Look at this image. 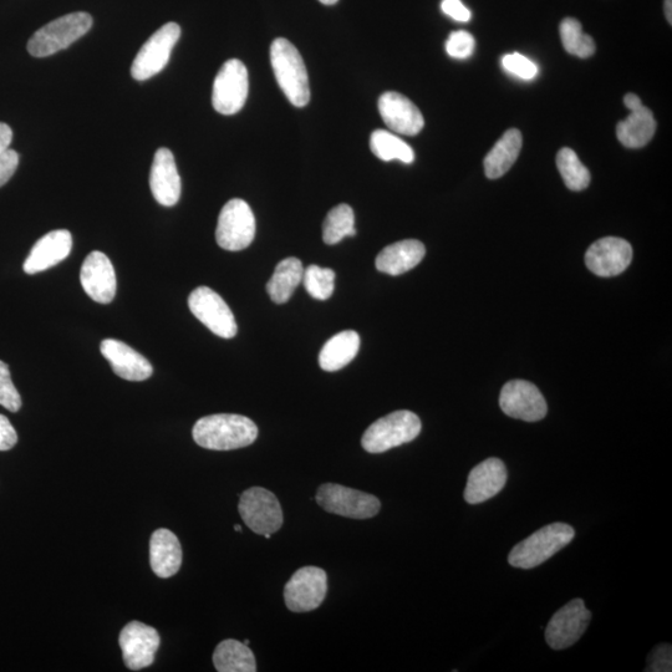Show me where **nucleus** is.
Masks as SVG:
<instances>
[{
  "instance_id": "1",
  "label": "nucleus",
  "mask_w": 672,
  "mask_h": 672,
  "mask_svg": "<svg viewBox=\"0 0 672 672\" xmlns=\"http://www.w3.org/2000/svg\"><path fill=\"white\" fill-rule=\"evenodd\" d=\"M193 440L213 451H231L251 446L258 437V427L242 415L217 414L202 417L193 426Z\"/></svg>"
},
{
  "instance_id": "2",
  "label": "nucleus",
  "mask_w": 672,
  "mask_h": 672,
  "mask_svg": "<svg viewBox=\"0 0 672 672\" xmlns=\"http://www.w3.org/2000/svg\"><path fill=\"white\" fill-rule=\"evenodd\" d=\"M271 63L280 89L290 104L297 108L307 106L310 101L308 71L298 49L287 39L274 40Z\"/></svg>"
},
{
  "instance_id": "3",
  "label": "nucleus",
  "mask_w": 672,
  "mask_h": 672,
  "mask_svg": "<svg viewBox=\"0 0 672 672\" xmlns=\"http://www.w3.org/2000/svg\"><path fill=\"white\" fill-rule=\"evenodd\" d=\"M574 536V529L568 524H549L518 543L509 554L508 562L514 568H536L567 547Z\"/></svg>"
},
{
  "instance_id": "4",
  "label": "nucleus",
  "mask_w": 672,
  "mask_h": 672,
  "mask_svg": "<svg viewBox=\"0 0 672 672\" xmlns=\"http://www.w3.org/2000/svg\"><path fill=\"white\" fill-rule=\"evenodd\" d=\"M93 27V18L84 12L64 15L44 25L33 34L28 42V52L35 58H47L69 48L76 40L83 38Z\"/></svg>"
},
{
  "instance_id": "5",
  "label": "nucleus",
  "mask_w": 672,
  "mask_h": 672,
  "mask_svg": "<svg viewBox=\"0 0 672 672\" xmlns=\"http://www.w3.org/2000/svg\"><path fill=\"white\" fill-rule=\"evenodd\" d=\"M421 432V421L414 412L401 410L381 417L365 431L361 445L369 453H383L409 444Z\"/></svg>"
},
{
  "instance_id": "6",
  "label": "nucleus",
  "mask_w": 672,
  "mask_h": 672,
  "mask_svg": "<svg viewBox=\"0 0 672 672\" xmlns=\"http://www.w3.org/2000/svg\"><path fill=\"white\" fill-rule=\"evenodd\" d=\"M256 236V218L248 203L234 198L218 217L216 241L226 251L238 252L251 246Z\"/></svg>"
},
{
  "instance_id": "7",
  "label": "nucleus",
  "mask_w": 672,
  "mask_h": 672,
  "mask_svg": "<svg viewBox=\"0 0 672 672\" xmlns=\"http://www.w3.org/2000/svg\"><path fill=\"white\" fill-rule=\"evenodd\" d=\"M238 511L251 531L271 538L283 526V511L277 497L262 487H252L243 492Z\"/></svg>"
},
{
  "instance_id": "8",
  "label": "nucleus",
  "mask_w": 672,
  "mask_h": 672,
  "mask_svg": "<svg viewBox=\"0 0 672 672\" xmlns=\"http://www.w3.org/2000/svg\"><path fill=\"white\" fill-rule=\"evenodd\" d=\"M317 502L328 513L353 519L373 518L381 508L375 496L335 483H325L319 487Z\"/></svg>"
},
{
  "instance_id": "9",
  "label": "nucleus",
  "mask_w": 672,
  "mask_h": 672,
  "mask_svg": "<svg viewBox=\"0 0 672 672\" xmlns=\"http://www.w3.org/2000/svg\"><path fill=\"white\" fill-rule=\"evenodd\" d=\"M181 37L180 25L167 23L142 45L131 66V75L137 81L154 78L166 68L173 48Z\"/></svg>"
},
{
  "instance_id": "10",
  "label": "nucleus",
  "mask_w": 672,
  "mask_h": 672,
  "mask_svg": "<svg viewBox=\"0 0 672 672\" xmlns=\"http://www.w3.org/2000/svg\"><path fill=\"white\" fill-rule=\"evenodd\" d=\"M328 593V575L322 568L304 567L293 574L284 588V602L290 612H312Z\"/></svg>"
},
{
  "instance_id": "11",
  "label": "nucleus",
  "mask_w": 672,
  "mask_h": 672,
  "mask_svg": "<svg viewBox=\"0 0 672 672\" xmlns=\"http://www.w3.org/2000/svg\"><path fill=\"white\" fill-rule=\"evenodd\" d=\"M248 70L241 60L231 59L222 65L213 83V108L222 115H234L243 109L248 98Z\"/></svg>"
},
{
  "instance_id": "12",
  "label": "nucleus",
  "mask_w": 672,
  "mask_h": 672,
  "mask_svg": "<svg viewBox=\"0 0 672 672\" xmlns=\"http://www.w3.org/2000/svg\"><path fill=\"white\" fill-rule=\"evenodd\" d=\"M188 307L213 334L224 339L237 335L238 327L232 310L220 294L208 287H198L188 297Z\"/></svg>"
},
{
  "instance_id": "13",
  "label": "nucleus",
  "mask_w": 672,
  "mask_h": 672,
  "mask_svg": "<svg viewBox=\"0 0 672 672\" xmlns=\"http://www.w3.org/2000/svg\"><path fill=\"white\" fill-rule=\"evenodd\" d=\"M592 613L582 599H574L553 615L546 629V641L553 650H564L582 638Z\"/></svg>"
},
{
  "instance_id": "14",
  "label": "nucleus",
  "mask_w": 672,
  "mask_h": 672,
  "mask_svg": "<svg viewBox=\"0 0 672 672\" xmlns=\"http://www.w3.org/2000/svg\"><path fill=\"white\" fill-rule=\"evenodd\" d=\"M160 635L152 626L131 621L121 630L119 645L124 663L132 671L149 668L154 664L160 648Z\"/></svg>"
},
{
  "instance_id": "15",
  "label": "nucleus",
  "mask_w": 672,
  "mask_h": 672,
  "mask_svg": "<svg viewBox=\"0 0 672 672\" xmlns=\"http://www.w3.org/2000/svg\"><path fill=\"white\" fill-rule=\"evenodd\" d=\"M500 405L507 416L527 422L541 421L548 411L542 392L524 380L509 381L503 386Z\"/></svg>"
},
{
  "instance_id": "16",
  "label": "nucleus",
  "mask_w": 672,
  "mask_h": 672,
  "mask_svg": "<svg viewBox=\"0 0 672 672\" xmlns=\"http://www.w3.org/2000/svg\"><path fill=\"white\" fill-rule=\"evenodd\" d=\"M633 259V248L618 237L599 239L585 254V263L590 272L598 277H615L626 271Z\"/></svg>"
},
{
  "instance_id": "17",
  "label": "nucleus",
  "mask_w": 672,
  "mask_h": 672,
  "mask_svg": "<svg viewBox=\"0 0 672 672\" xmlns=\"http://www.w3.org/2000/svg\"><path fill=\"white\" fill-rule=\"evenodd\" d=\"M80 282L85 293L96 303L110 304L115 298V269L104 253L95 251L86 257L81 267Z\"/></svg>"
},
{
  "instance_id": "18",
  "label": "nucleus",
  "mask_w": 672,
  "mask_h": 672,
  "mask_svg": "<svg viewBox=\"0 0 672 672\" xmlns=\"http://www.w3.org/2000/svg\"><path fill=\"white\" fill-rule=\"evenodd\" d=\"M381 117L396 134L415 136L424 129L425 120L421 111L410 99L399 93H385L379 99Z\"/></svg>"
},
{
  "instance_id": "19",
  "label": "nucleus",
  "mask_w": 672,
  "mask_h": 672,
  "mask_svg": "<svg viewBox=\"0 0 672 672\" xmlns=\"http://www.w3.org/2000/svg\"><path fill=\"white\" fill-rule=\"evenodd\" d=\"M508 478L506 465L498 458H487L468 475L465 500L470 504H480L491 500L506 486Z\"/></svg>"
},
{
  "instance_id": "20",
  "label": "nucleus",
  "mask_w": 672,
  "mask_h": 672,
  "mask_svg": "<svg viewBox=\"0 0 672 672\" xmlns=\"http://www.w3.org/2000/svg\"><path fill=\"white\" fill-rule=\"evenodd\" d=\"M152 196L161 206L172 207L180 201L182 185L175 157L170 150L159 149L154 157L150 172Z\"/></svg>"
},
{
  "instance_id": "21",
  "label": "nucleus",
  "mask_w": 672,
  "mask_h": 672,
  "mask_svg": "<svg viewBox=\"0 0 672 672\" xmlns=\"http://www.w3.org/2000/svg\"><path fill=\"white\" fill-rule=\"evenodd\" d=\"M100 351L109 361L112 371L121 379L144 381L154 373V368L145 356L120 340L105 339L100 345Z\"/></svg>"
},
{
  "instance_id": "22",
  "label": "nucleus",
  "mask_w": 672,
  "mask_h": 672,
  "mask_svg": "<svg viewBox=\"0 0 672 672\" xmlns=\"http://www.w3.org/2000/svg\"><path fill=\"white\" fill-rule=\"evenodd\" d=\"M71 248H73V237L66 229H58V231L45 234L30 251L27 261L24 262V272L33 276V274L55 267L56 264L68 258Z\"/></svg>"
},
{
  "instance_id": "23",
  "label": "nucleus",
  "mask_w": 672,
  "mask_h": 672,
  "mask_svg": "<svg viewBox=\"0 0 672 672\" xmlns=\"http://www.w3.org/2000/svg\"><path fill=\"white\" fill-rule=\"evenodd\" d=\"M152 572L160 578H171L182 565V547L175 533L166 528L157 529L150 541Z\"/></svg>"
},
{
  "instance_id": "24",
  "label": "nucleus",
  "mask_w": 672,
  "mask_h": 672,
  "mask_svg": "<svg viewBox=\"0 0 672 672\" xmlns=\"http://www.w3.org/2000/svg\"><path fill=\"white\" fill-rule=\"evenodd\" d=\"M426 254L424 244L416 239H406V241L390 244L376 257V268L381 273L389 276H401L414 269Z\"/></svg>"
},
{
  "instance_id": "25",
  "label": "nucleus",
  "mask_w": 672,
  "mask_h": 672,
  "mask_svg": "<svg viewBox=\"0 0 672 672\" xmlns=\"http://www.w3.org/2000/svg\"><path fill=\"white\" fill-rule=\"evenodd\" d=\"M523 144V137L521 131L511 129L504 132L500 140L496 142L493 149L488 152L483 166H485V173L491 180L506 175L511 170L512 166L516 164L519 154H521Z\"/></svg>"
},
{
  "instance_id": "26",
  "label": "nucleus",
  "mask_w": 672,
  "mask_h": 672,
  "mask_svg": "<svg viewBox=\"0 0 672 672\" xmlns=\"http://www.w3.org/2000/svg\"><path fill=\"white\" fill-rule=\"evenodd\" d=\"M656 121L648 108L631 111L624 121L616 126V137L628 149H641L649 144L656 132Z\"/></svg>"
},
{
  "instance_id": "27",
  "label": "nucleus",
  "mask_w": 672,
  "mask_h": 672,
  "mask_svg": "<svg viewBox=\"0 0 672 672\" xmlns=\"http://www.w3.org/2000/svg\"><path fill=\"white\" fill-rule=\"evenodd\" d=\"M360 336L353 330H346L329 339L319 355L320 368L325 371H338L348 365L358 355Z\"/></svg>"
},
{
  "instance_id": "28",
  "label": "nucleus",
  "mask_w": 672,
  "mask_h": 672,
  "mask_svg": "<svg viewBox=\"0 0 672 672\" xmlns=\"http://www.w3.org/2000/svg\"><path fill=\"white\" fill-rule=\"evenodd\" d=\"M303 274V264L299 259L294 257L283 259L267 283L269 297L276 304L287 303L292 298L294 290L303 282Z\"/></svg>"
},
{
  "instance_id": "29",
  "label": "nucleus",
  "mask_w": 672,
  "mask_h": 672,
  "mask_svg": "<svg viewBox=\"0 0 672 672\" xmlns=\"http://www.w3.org/2000/svg\"><path fill=\"white\" fill-rule=\"evenodd\" d=\"M213 664L220 672H256L257 664L253 651L241 641L227 639L217 646Z\"/></svg>"
},
{
  "instance_id": "30",
  "label": "nucleus",
  "mask_w": 672,
  "mask_h": 672,
  "mask_svg": "<svg viewBox=\"0 0 672 672\" xmlns=\"http://www.w3.org/2000/svg\"><path fill=\"white\" fill-rule=\"evenodd\" d=\"M370 149L378 159L386 162L399 160L412 164L415 160L414 150L399 136L385 130H376L371 134Z\"/></svg>"
},
{
  "instance_id": "31",
  "label": "nucleus",
  "mask_w": 672,
  "mask_h": 672,
  "mask_svg": "<svg viewBox=\"0 0 672 672\" xmlns=\"http://www.w3.org/2000/svg\"><path fill=\"white\" fill-rule=\"evenodd\" d=\"M355 216L349 205H339L328 213L323 224V239L329 246L343 241L345 237H354Z\"/></svg>"
},
{
  "instance_id": "32",
  "label": "nucleus",
  "mask_w": 672,
  "mask_h": 672,
  "mask_svg": "<svg viewBox=\"0 0 672 672\" xmlns=\"http://www.w3.org/2000/svg\"><path fill=\"white\" fill-rule=\"evenodd\" d=\"M560 39L565 52L587 59L595 54V42L590 35L583 33L582 24L574 18H565L559 27Z\"/></svg>"
},
{
  "instance_id": "33",
  "label": "nucleus",
  "mask_w": 672,
  "mask_h": 672,
  "mask_svg": "<svg viewBox=\"0 0 672 672\" xmlns=\"http://www.w3.org/2000/svg\"><path fill=\"white\" fill-rule=\"evenodd\" d=\"M557 167L569 190L583 191L589 186L590 172L572 149L564 147L558 152Z\"/></svg>"
},
{
  "instance_id": "34",
  "label": "nucleus",
  "mask_w": 672,
  "mask_h": 672,
  "mask_svg": "<svg viewBox=\"0 0 672 672\" xmlns=\"http://www.w3.org/2000/svg\"><path fill=\"white\" fill-rule=\"evenodd\" d=\"M303 284L314 299L327 300L334 293L335 272L329 268L309 266L304 269Z\"/></svg>"
},
{
  "instance_id": "35",
  "label": "nucleus",
  "mask_w": 672,
  "mask_h": 672,
  "mask_svg": "<svg viewBox=\"0 0 672 672\" xmlns=\"http://www.w3.org/2000/svg\"><path fill=\"white\" fill-rule=\"evenodd\" d=\"M0 405L10 412H18L22 407V397L10 378L9 366L0 360Z\"/></svg>"
},
{
  "instance_id": "36",
  "label": "nucleus",
  "mask_w": 672,
  "mask_h": 672,
  "mask_svg": "<svg viewBox=\"0 0 672 672\" xmlns=\"http://www.w3.org/2000/svg\"><path fill=\"white\" fill-rule=\"evenodd\" d=\"M476 40L473 35L465 32V30H458V32L451 33L446 42V52L451 58L467 59L475 52Z\"/></svg>"
},
{
  "instance_id": "37",
  "label": "nucleus",
  "mask_w": 672,
  "mask_h": 672,
  "mask_svg": "<svg viewBox=\"0 0 672 672\" xmlns=\"http://www.w3.org/2000/svg\"><path fill=\"white\" fill-rule=\"evenodd\" d=\"M502 65L508 73L524 80L534 79L538 74V66L522 54L513 53L504 55Z\"/></svg>"
},
{
  "instance_id": "38",
  "label": "nucleus",
  "mask_w": 672,
  "mask_h": 672,
  "mask_svg": "<svg viewBox=\"0 0 672 672\" xmlns=\"http://www.w3.org/2000/svg\"><path fill=\"white\" fill-rule=\"evenodd\" d=\"M671 645L663 644L656 646L648 659V668L651 672H670L672 669Z\"/></svg>"
},
{
  "instance_id": "39",
  "label": "nucleus",
  "mask_w": 672,
  "mask_h": 672,
  "mask_svg": "<svg viewBox=\"0 0 672 672\" xmlns=\"http://www.w3.org/2000/svg\"><path fill=\"white\" fill-rule=\"evenodd\" d=\"M19 165V155L8 149L0 155V187H3L13 177Z\"/></svg>"
},
{
  "instance_id": "40",
  "label": "nucleus",
  "mask_w": 672,
  "mask_h": 672,
  "mask_svg": "<svg viewBox=\"0 0 672 672\" xmlns=\"http://www.w3.org/2000/svg\"><path fill=\"white\" fill-rule=\"evenodd\" d=\"M441 9L447 17L456 20V22L467 23L470 22L472 17L470 9L461 0H442Z\"/></svg>"
},
{
  "instance_id": "41",
  "label": "nucleus",
  "mask_w": 672,
  "mask_h": 672,
  "mask_svg": "<svg viewBox=\"0 0 672 672\" xmlns=\"http://www.w3.org/2000/svg\"><path fill=\"white\" fill-rule=\"evenodd\" d=\"M18 435L8 417L0 415V451H9L17 445Z\"/></svg>"
},
{
  "instance_id": "42",
  "label": "nucleus",
  "mask_w": 672,
  "mask_h": 672,
  "mask_svg": "<svg viewBox=\"0 0 672 672\" xmlns=\"http://www.w3.org/2000/svg\"><path fill=\"white\" fill-rule=\"evenodd\" d=\"M12 140V129H10L7 124H4V122H0V155L9 149V145L12 144Z\"/></svg>"
},
{
  "instance_id": "43",
  "label": "nucleus",
  "mask_w": 672,
  "mask_h": 672,
  "mask_svg": "<svg viewBox=\"0 0 672 672\" xmlns=\"http://www.w3.org/2000/svg\"><path fill=\"white\" fill-rule=\"evenodd\" d=\"M624 105L625 108L628 109L630 112L639 110L644 106L643 103H641V99L639 98V96L635 94H626L624 98Z\"/></svg>"
},
{
  "instance_id": "44",
  "label": "nucleus",
  "mask_w": 672,
  "mask_h": 672,
  "mask_svg": "<svg viewBox=\"0 0 672 672\" xmlns=\"http://www.w3.org/2000/svg\"><path fill=\"white\" fill-rule=\"evenodd\" d=\"M671 5H672L671 0H665V5H664L665 17H666V19H668V22L670 24L672 23Z\"/></svg>"
},
{
  "instance_id": "45",
  "label": "nucleus",
  "mask_w": 672,
  "mask_h": 672,
  "mask_svg": "<svg viewBox=\"0 0 672 672\" xmlns=\"http://www.w3.org/2000/svg\"><path fill=\"white\" fill-rule=\"evenodd\" d=\"M320 3L325 5H333L339 2V0H319Z\"/></svg>"
},
{
  "instance_id": "46",
  "label": "nucleus",
  "mask_w": 672,
  "mask_h": 672,
  "mask_svg": "<svg viewBox=\"0 0 672 672\" xmlns=\"http://www.w3.org/2000/svg\"><path fill=\"white\" fill-rule=\"evenodd\" d=\"M234 531H236V532H242V527H241V526H238V524H237V526H234Z\"/></svg>"
}]
</instances>
